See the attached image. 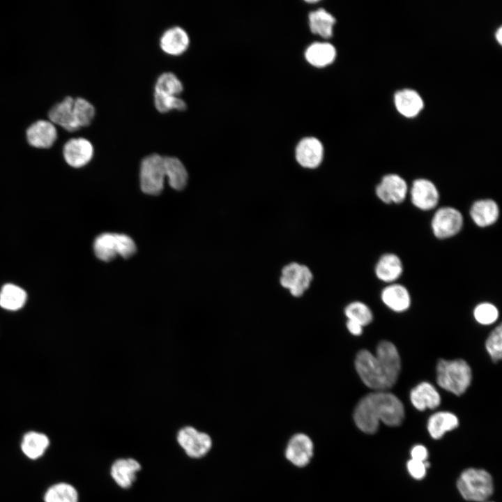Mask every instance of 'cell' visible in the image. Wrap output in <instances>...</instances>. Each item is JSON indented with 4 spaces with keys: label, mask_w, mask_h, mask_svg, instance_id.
Instances as JSON below:
<instances>
[{
    "label": "cell",
    "mask_w": 502,
    "mask_h": 502,
    "mask_svg": "<svg viewBox=\"0 0 502 502\" xmlns=\"http://www.w3.org/2000/svg\"><path fill=\"white\" fill-rule=\"evenodd\" d=\"M473 314L478 323L489 325L496 321L499 311L494 305L489 303H482L476 307Z\"/></svg>",
    "instance_id": "obj_36"
},
{
    "label": "cell",
    "mask_w": 502,
    "mask_h": 502,
    "mask_svg": "<svg viewBox=\"0 0 502 502\" xmlns=\"http://www.w3.org/2000/svg\"><path fill=\"white\" fill-rule=\"evenodd\" d=\"M141 470L140 464L132 458L116 459L111 466V476L115 482L123 489L130 487L137 472Z\"/></svg>",
    "instance_id": "obj_18"
},
{
    "label": "cell",
    "mask_w": 502,
    "mask_h": 502,
    "mask_svg": "<svg viewBox=\"0 0 502 502\" xmlns=\"http://www.w3.org/2000/svg\"><path fill=\"white\" fill-rule=\"evenodd\" d=\"M486 349L494 363H497L502 357V327L500 324L488 336Z\"/></svg>",
    "instance_id": "obj_35"
},
{
    "label": "cell",
    "mask_w": 502,
    "mask_h": 502,
    "mask_svg": "<svg viewBox=\"0 0 502 502\" xmlns=\"http://www.w3.org/2000/svg\"><path fill=\"white\" fill-rule=\"evenodd\" d=\"M404 418L402 402L395 395L384 391L371 393L357 404L353 420L363 432L373 434L378 429L379 422L386 425H400Z\"/></svg>",
    "instance_id": "obj_2"
},
{
    "label": "cell",
    "mask_w": 502,
    "mask_h": 502,
    "mask_svg": "<svg viewBox=\"0 0 502 502\" xmlns=\"http://www.w3.org/2000/svg\"><path fill=\"white\" fill-rule=\"evenodd\" d=\"M407 193V184L399 175L390 174L384 176L376 188L377 197L384 203H401Z\"/></svg>",
    "instance_id": "obj_14"
},
{
    "label": "cell",
    "mask_w": 502,
    "mask_h": 502,
    "mask_svg": "<svg viewBox=\"0 0 502 502\" xmlns=\"http://www.w3.org/2000/svg\"><path fill=\"white\" fill-rule=\"evenodd\" d=\"M426 462H420L411 459L407 462V469L410 475L415 479L420 480L425 477L428 467Z\"/></svg>",
    "instance_id": "obj_37"
},
{
    "label": "cell",
    "mask_w": 502,
    "mask_h": 502,
    "mask_svg": "<svg viewBox=\"0 0 502 502\" xmlns=\"http://www.w3.org/2000/svg\"><path fill=\"white\" fill-rule=\"evenodd\" d=\"M347 327L348 330L354 335H360L363 332V326L353 320H347Z\"/></svg>",
    "instance_id": "obj_39"
},
{
    "label": "cell",
    "mask_w": 502,
    "mask_h": 502,
    "mask_svg": "<svg viewBox=\"0 0 502 502\" xmlns=\"http://www.w3.org/2000/svg\"><path fill=\"white\" fill-rule=\"evenodd\" d=\"M153 102L155 108L160 112H167L172 109L185 110L187 104L178 96L153 93Z\"/></svg>",
    "instance_id": "obj_34"
},
{
    "label": "cell",
    "mask_w": 502,
    "mask_h": 502,
    "mask_svg": "<svg viewBox=\"0 0 502 502\" xmlns=\"http://www.w3.org/2000/svg\"><path fill=\"white\" fill-rule=\"evenodd\" d=\"M27 298V293L22 287L6 283L0 289V307L6 311L16 312L24 307Z\"/></svg>",
    "instance_id": "obj_21"
},
{
    "label": "cell",
    "mask_w": 502,
    "mask_h": 502,
    "mask_svg": "<svg viewBox=\"0 0 502 502\" xmlns=\"http://www.w3.org/2000/svg\"><path fill=\"white\" fill-rule=\"evenodd\" d=\"M335 18L324 9H319L309 14L310 27L314 33L323 38H330L333 34Z\"/></svg>",
    "instance_id": "obj_29"
},
{
    "label": "cell",
    "mask_w": 502,
    "mask_h": 502,
    "mask_svg": "<svg viewBox=\"0 0 502 502\" xmlns=\"http://www.w3.org/2000/svg\"><path fill=\"white\" fill-rule=\"evenodd\" d=\"M165 178L163 156L153 153L142 160L140 185L144 192L152 195L160 194L163 189Z\"/></svg>",
    "instance_id": "obj_8"
},
{
    "label": "cell",
    "mask_w": 502,
    "mask_h": 502,
    "mask_svg": "<svg viewBox=\"0 0 502 502\" xmlns=\"http://www.w3.org/2000/svg\"><path fill=\"white\" fill-rule=\"evenodd\" d=\"M344 312L348 319L358 322L363 327L370 324L373 319L370 309L365 304L359 301L349 304L345 307Z\"/></svg>",
    "instance_id": "obj_33"
},
{
    "label": "cell",
    "mask_w": 502,
    "mask_h": 502,
    "mask_svg": "<svg viewBox=\"0 0 502 502\" xmlns=\"http://www.w3.org/2000/svg\"><path fill=\"white\" fill-rule=\"evenodd\" d=\"M383 302L395 312H403L410 305L408 290L402 285L393 284L386 287L381 293Z\"/></svg>",
    "instance_id": "obj_23"
},
{
    "label": "cell",
    "mask_w": 502,
    "mask_h": 502,
    "mask_svg": "<svg viewBox=\"0 0 502 502\" xmlns=\"http://www.w3.org/2000/svg\"><path fill=\"white\" fill-rule=\"evenodd\" d=\"M457 489L462 496L471 501L484 502L494 492L491 475L483 469H467L458 478Z\"/></svg>",
    "instance_id": "obj_4"
},
{
    "label": "cell",
    "mask_w": 502,
    "mask_h": 502,
    "mask_svg": "<svg viewBox=\"0 0 502 502\" xmlns=\"http://www.w3.org/2000/svg\"><path fill=\"white\" fill-rule=\"evenodd\" d=\"M410 400L413 406L419 410L434 409L441 404V397L436 388L428 382H422L410 393Z\"/></svg>",
    "instance_id": "obj_19"
},
{
    "label": "cell",
    "mask_w": 502,
    "mask_h": 502,
    "mask_svg": "<svg viewBox=\"0 0 502 502\" xmlns=\"http://www.w3.org/2000/svg\"><path fill=\"white\" fill-rule=\"evenodd\" d=\"M160 48L170 55H179L183 53L190 45V37L187 31L179 26L167 29L161 35L159 40Z\"/></svg>",
    "instance_id": "obj_16"
},
{
    "label": "cell",
    "mask_w": 502,
    "mask_h": 502,
    "mask_svg": "<svg viewBox=\"0 0 502 502\" xmlns=\"http://www.w3.org/2000/svg\"><path fill=\"white\" fill-rule=\"evenodd\" d=\"M458 425L459 420L455 414L448 411H440L429 418L427 430L433 439H439L446 432L456 428Z\"/></svg>",
    "instance_id": "obj_24"
},
{
    "label": "cell",
    "mask_w": 502,
    "mask_h": 502,
    "mask_svg": "<svg viewBox=\"0 0 502 502\" xmlns=\"http://www.w3.org/2000/svg\"><path fill=\"white\" fill-rule=\"evenodd\" d=\"M45 502H78L77 490L67 483L54 485L45 494Z\"/></svg>",
    "instance_id": "obj_32"
},
{
    "label": "cell",
    "mask_w": 502,
    "mask_h": 502,
    "mask_svg": "<svg viewBox=\"0 0 502 502\" xmlns=\"http://www.w3.org/2000/svg\"><path fill=\"white\" fill-rule=\"evenodd\" d=\"M472 373L470 366L462 359L439 360L436 381L440 387L455 395H461L470 386Z\"/></svg>",
    "instance_id": "obj_3"
},
{
    "label": "cell",
    "mask_w": 502,
    "mask_h": 502,
    "mask_svg": "<svg viewBox=\"0 0 502 502\" xmlns=\"http://www.w3.org/2000/svg\"><path fill=\"white\" fill-rule=\"evenodd\" d=\"M93 144L86 137H72L62 145L61 155L70 167L79 168L87 165L93 156Z\"/></svg>",
    "instance_id": "obj_10"
},
{
    "label": "cell",
    "mask_w": 502,
    "mask_h": 502,
    "mask_svg": "<svg viewBox=\"0 0 502 502\" xmlns=\"http://www.w3.org/2000/svg\"><path fill=\"white\" fill-rule=\"evenodd\" d=\"M499 210L497 204L492 199H480L473 203L470 209L471 219L480 227L494 224L498 219Z\"/></svg>",
    "instance_id": "obj_20"
},
{
    "label": "cell",
    "mask_w": 502,
    "mask_h": 502,
    "mask_svg": "<svg viewBox=\"0 0 502 502\" xmlns=\"http://www.w3.org/2000/svg\"><path fill=\"white\" fill-rule=\"evenodd\" d=\"M183 91L180 79L172 72H164L157 78L154 85V93L178 96Z\"/></svg>",
    "instance_id": "obj_31"
},
{
    "label": "cell",
    "mask_w": 502,
    "mask_h": 502,
    "mask_svg": "<svg viewBox=\"0 0 502 502\" xmlns=\"http://www.w3.org/2000/svg\"><path fill=\"white\" fill-rule=\"evenodd\" d=\"M395 104L397 111L406 117L416 116L423 107L419 94L411 89H404L395 95Z\"/></svg>",
    "instance_id": "obj_22"
},
{
    "label": "cell",
    "mask_w": 502,
    "mask_h": 502,
    "mask_svg": "<svg viewBox=\"0 0 502 502\" xmlns=\"http://www.w3.org/2000/svg\"><path fill=\"white\" fill-rule=\"evenodd\" d=\"M463 226V217L456 208L445 206L434 213L432 220V229L439 238H447L457 234Z\"/></svg>",
    "instance_id": "obj_12"
},
{
    "label": "cell",
    "mask_w": 502,
    "mask_h": 502,
    "mask_svg": "<svg viewBox=\"0 0 502 502\" xmlns=\"http://www.w3.org/2000/svg\"><path fill=\"white\" fill-rule=\"evenodd\" d=\"M335 56V47L328 43H313L305 52L307 61L317 67H324L331 63Z\"/></svg>",
    "instance_id": "obj_27"
},
{
    "label": "cell",
    "mask_w": 502,
    "mask_h": 502,
    "mask_svg": "<svg viewBox=\"0 0 502 502\" xmlns=\"http://www.w3.org/2000/svg\"><path fill=\"white\" fill-rule=\"evenodd\" d=\"M496 38L498 40V42L501 44V40H502V29L500 27L496 32Z\"/></svg>",
    "instance_id": "obj_40"
},
{
    "label": "cell",
    "mask_w": 502,
    "mask_h": 502,
    "mask_svg": "<svg viewBox=\"0 0 502 502\" xmlns=\"http://www.w3.org/2000/svg\"><path fill=\"white\" fill-rule=\"evenodd\" d=\"M285 455L294 465L305 466L313 455V444L311 439L303 434L294 435L289 441Z\"/></svg>",
    "instance_id": "obj_17"
},
{
    "label": "cell",
    "mask_w": 502,
    "mask_h": 502,
    "mask_svg": "<svg viewBox=\"0 0 502 502\" xmlns=\"http://www.w3.org/2000/svg\"><path fill=\"white\" fill-rule=\"evenodd\" d=\"M314 274L306 264L290 261L280 271L278 284L294 297H301L312 285Z\"/></svg>",
    "instance_id": "obj_5"
},
{
    "label": "cell",
    "mask_w": 502,
    "mask_h": 502,
    "mask_svg": "<svg viewBox=\"0 0 502 502\" xmlns=\"http://www.w3.org/2000/svg\"><path fill=\"white\" fill-rule=\"evenodd\" d=\"M73 111L80 130L88 128L92 124L96 114L94 104L81 96L74 98Z\"/></svg>",
    "instance_id": "obj_30"
},
{
    "label": "cell",
    "mask_w": 502,
    "mask_h": 502,
    "mask_svg": "<svg viewBox=\"0 0 502 502\" xmlns=\"http://www.w3.org/2000/svg\"><path fill=\"white\" fill-rule=\"evenodd\" d=\"M27 144L36 150H49L57 142L58 128L47 119H41L31 123L25 131Z\"/></svg>",
    "instance_id": "obj_9"
},
{
    "label": "cell",
    "mask_w": 502,
    "mask_h": 502,
    "mask_svg": "<svg viewBox=\"0 0 502 502\" xmlns=\"http://www.w3.org/2000/svg\"><path fill=\"white\" fill-rule=\"evenodd\" d=\"M428 452L426 448L422 445L413 446L411 450V459L420 462H425Z\"/></svg>",
    "instance_id": "obj_38"
},
{
    "label": "cell",
    "mask_w": 502,
    "mask_h": 502,
    "mask_svg": "<svg viewBox=\"0 0 502 502\" xmlns=\"http://www.w3.org/2000/svg\"><path fill=\"white\" fill-rule=\"evenodd\" d=\"M164 169L170 186L177 190L185 188L188 181V172L181 162L175 157H164Z\"/></svg>",
    "instance_id": "obj_26"
},
{
    "label": "cell",
    "mask_w": 502,
    "mask_h": 502,
    "mask_svg": "<svg viewBox=\"0 0 502 502\" xmlns=\"http://www.w3.org/2000/svg\"><path fill=\"white\" fill-rule=\"evenodd\" d=\"M402 264L395 254H385L376 265L375 273L377 277L386 282L397 280L402 273Z\"/></svg>",
    "instance_id": "obj_25"
},
{
    "label": "cell",
    "mask_w": 502,
    "mask_h": 502,
    "mask_svg": "<svg viewBox=\"0 0 502 502\" xmlns=\"http://www.w3.org/2000/svg\"><path fill=\"white\" fill-rule=\"evenodd\" d=\"M411 198L415 206L421 210L428 211L437 205L439 195L432 182L425 178H418L412 184Z\"/></svg>",
    "instance_id": "obj_15"
},
{
    "label": "cell",
    "mask_w": 502,
    "mask_h": 502,
    "mask_svg": "<svg viewBox=\"0 0 502 502\" xmlns=\"http://www.w3.org/2000/svg\"><path fill=\"white\" fill-rule=\"evenodd\" d=\"M326 155L324 144L314 137L301 139L293 151L294 160L301 169L314 171L323 164Z\"/></svg>",
    "instance_id": "obj_7"
},
{
    "label": "cell",
    "mask_w": 502,
    "mask_h": 502,
    "mask_svg": "<svg viewBox=\"0 0 502 502\" xmlns=\"http://www.w3.org/2000/svg\"><path fill=\"white\" fill-rule=\"evenodd\" d=\"M49 443V439L45 434L31 431L24 434L21 448L26 457L35 459L43 455Z\"/></svg>",
    "instance_id": "obj_28"
},
{
    "label": "cell",
    "mask_w": 502,
    "mask_h": 502,
    "mask_svg": "<svg viewBox=\"0 0 502 502\" xmlns=\"http://www.w3.org/2000/svg\"><path fill=\"white\" fill-rule=\"evenodd\" d=\"M176 439L186 455L192 458L205 456L212 446V441L208 434L199 432L191 426L181 429L177 434Z\"/></svg>",
    "instance_id": "obj_11"
},
{
    "label": "cell",
    "mask_w": 502,
    "mask_h": 502,
    "mask_svg": "<svg viewBox=\"0 0 502 502\" xmlns=\"http://www.w3.org/2000/svg\"><path fill=\"white\" fill-rule=\"evenodd\" d=\"M355 367L367 387L383 391L396 383L401 370V360L396 347L383 340L377 345L375 355L368 350H360L356 357Z\"/></svg>",
    "instance_id": "obj_1"
},
{
    "label": "cell",
    "mask_w": 502,
    "mask_h": 502,
    "mask_svg": "<svg viewBox=\"0 0 502 502\" xmlns=\"http://www.w3.org/2000/svg\"><path fill=\"white\" fill-rule=\"evenodd\" d=\"M93 249L99 259L109 261L117 254L125 259L130 257L136 252V245L128 235L103 233L95 239Z\"/></svg>",
    "instance_id": "obj_6"
},
{
    "label": "cell",
    "mask_w": 502,
    "mask_h": 502,
    "mask_svg": "<svg viewBox=\"0 0 502 502\" xmlns=\"http://www.w3.org/2000/svg\"><path fill=\"white\" fill-rule=\"evenodd\" d=\"M73 102L74 97L66 96L52 106L47 116L48 120L68 133L70 137L80 131L74 114Z\"/></svg>",
    "instance_id": "obj_13"
}]
</instances>
